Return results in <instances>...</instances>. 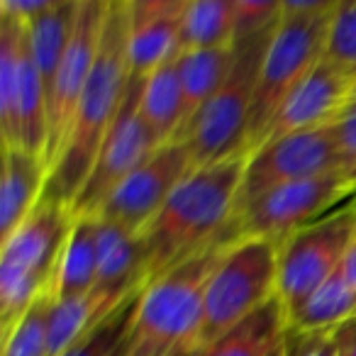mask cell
Wrapping results in <instances>:
<instances>
[{"label": "cell", "mask_w": 356, "mask_h": 356, "mask_svg": "<svg viewBox=\"0 0 356 356\" xmlns=\"http://www.w3.org/2000/svg\"><path fill=\"white\" fill-rule=\"evenodd\" d=\"M247 154L198 166L173 188L163 208L139 234L147 286L198 254L227 242L242 188Z\"/></svg>", "instance_id": "obj_1"}, {"label": "cell", "mask_w": 356, "mask_h": 356, "mask_svg": "<svg viewBox=\"0 0 356 356\" xmlns=\"http://www.w3.org/2000/svg\"><path fill=\"white\" fill-rule=\"evenodd\" d=\"M129 83V0H110L103 40L64 149L51 166L44 200L74 208L93 171Z\"/></svg>", "instance_id": "obj_2"}, {"label": "cell", "mask_w": 356, "mask_h": 356, "mask_svg": "<svg viewBox=\"0 0 356 356\" xmlns=\"http://www.w3.org/2000/svg\"><path fill=\"white\" fill-rule=\"evenodd\" d=\"M232 242H222L142 291L127 356H173L198 349L203 330L205 288Z\"/></svg>", "instance_id": "obj_3"}, {"label": "cell", "mask_w": 356, "mask_h": 356, "mask_svg": "<svg viewBox=\"0 0 356 356\" xmlns=\"http://www.w3.org/2000/svg\"><path fill=\"white\" fill-rule=\"evenodd\" d=\"M74 225V213L40 200L30 218L0 247V334L6 339L17 322L49 291L56 261Z\"/></svg>", "instance_id": "obj_4"}, {"label": "cell", "mask_w": 356, "mask_h": 356, "mask_svg": "<svg viewBox=\"0 0 356 356\" xmlns=\"http://www.w3.org/2000/svg\"><path fill=\"white\" fill-rule=\"evenodd\" d=\"M276 27L234 42L232 69L227 79L181 139L188 144L193 168L208 166V163L222 161L237 154H247L244 144H247V127L259 83V71H261L264 54L271 44Z\"/></svg>", "instance_id": "obj_5"}, {"label": "cell", "mask_w": 356, "mask_h": 356, "mask_svg": "<svg viewBox=\"0 0 356 356\" xmlns=\"http://www.w3.org/2000/svg\"><path fill=\"white\" fill-rule=\"evenodd\" d=\"M281 244L271 239H237L205 288L203 330L198 346L215 341L276 298Z\"/></svg>", "instance_id": "obj_6"}, {"label": "cell", "mask_w": 356, "mask_h": 356, "mask_svg": "<svg viewBox=\"0 0 356 356\" xmlns=\"http://www.w3.org/2000/svg\"><path fill=\"white\" fill-rule=\"evenodd\" d=\"M332 15L334 10L312 17L281 15V22L273 32V40L264 54V64L259 71V83L247 127V144H244L247 156L264 144L288 95L325 59Z\"/></svg>", "instance_id": "obj_7"}, {"label": "cell", "mask_w": 356, "mask_h": 356, "mask_svg": "<svg viewBox=\"0 0 356 356\" xmlns=\"http://www.w3.org/2000/svg\"><path fill=\"white\" fill-rule=\"evenodd\" d=\"M356 237V205L317 220L281 244L278 288L286 317L293 315L344 264Z\"/></svg>", "instance_id": "obj_8"}, {"label": "cell", "mask_w": 356, "mask_h": 356, "mask_svg": "<svg viewBox=\"0 0 356 356\" xmlns=\"http://www.w3.org/2000/svg\"><path fill=\"white\" fill-rule=\"evenodd\" d=\"M351 191L356 188L341 173H327L320 178L278 186L234 215L227 229V242L271 239L283 244L298 229L317 222V215L327 213Z\"/></svg>", "instance_id": "obj_9"}, {"label": "cell", "mask_w": 356, "mask_h": 356, "mask_svg": "<svg viewBox=\"0 0 356 356\" xmlns=\"http://www.w3.org/2000/svg\"><path fill=\"white\" fill-rule=\"evenodd\" d=\"M327 173H341V156L339 147H337L334 127L268 139L247 156V168H244L234 215L247 208L249 203H254L259 195L268 193L278 186L320 178Z\"/></svg>", "instance_id": "obj_10"}, {"label": "cell", "mask_w": 356, "mask_h": 356, "mask_svg": "<svg viewBox=\"0 0 356 356\" xmlns=\"http://www.w3.org/2000/svg\"><path fill=\"white\" fill-rule=\"evenodd\" d=\"M191 171H193V159L186 142H168L154 149L147 161L139 163L105 198V203L95 213V220L139 237L159 215L173 188Z\"/></svg>", "instance_id": "obj_11"}, {"label": "cell", "mask_w": 356, "mask_h": 356, "mask_svg": "<svg viewBox=\"0 0 356 356\" xmlns=\"http://www.w3.org/2000/svg\"><path fill=\"white\" fill-rule=\"evenodd\" d=\"M142 86V76L129 74V83L127 90H124V100L120 105L118 118H115L113 127H110L108 137H105L98 161H95L88 181H86L83 191L79 193L74 208H71L74 218H95V213L105 203V198L122 184L139 163L147 161L154 149H159V144L154 142L142 115H139Z\"/></svg>", "instance_id": "obj_12"}, {"label": "cell", "mask_w": 356, "mask_h": 356, "mask_svg": "<svg viewBox=\"0 0 356 356\" xmlns=\"http://www.w3.org/2000/svg\"><path fill=\"white\" fill-rule=\"evenodd\" d=\"M108 8L110 0H79V13H76L69 49L61 59L49 95V142H47L44 154L49 173L59 159L61 149H64L66 134H69L74 115L79 110L90 71H93L100 40H103Z\"/></svg>", "instance_id": "obj_13"}, {"label": "cell", "mask_w": 356, "mask_h": 356, "mask_svg": "<svg viewBox=\"0 0 356 356\" xmlns=\"http://www.w3.org/2000/svg\"><path fill=\"white\" fill-rule=\"evenodd\" d=\"M356 74L322 59L281 105L266 139L334 127L354 103Z\"/></svg>", "instance_id": "obj_14"}, {"label": "cell", "mask_w": 356, "mask_h": 356, "mask_svg": "<svg viewBox=\"0 0 356 356\" xmlns=\"http://www.w3.org/2000/svg\"><path fill=\"white\" fill-rule=\"evenodd\" d=\"M188 0H129V74L147 79L181 56Z\"/></svg>", "instance_id": "obj_15"}, {"label": "cell", "mask_w": 356, "mask_h": 356, "mask_svg": "<svg viewBox=\"0 0 356 356\" xmlns=\"http://www.w3.org/2000/svg\"><path fill=\"white\" fill-rule=\"evenodd\" d=\"M144 286L147 268L139 237L98 220V278L93 293L108 310H115Z\"/></svg>", "instance_id": "obj_16"}, {"label": "cell", "mask_w": 356, "mask_h": 356, "mask_svg": "<svg viewBox=\"0 0 356 356\" xmlns=\"http://www.w3.org/2000/svg\"><path fill=\"white\" fill-rule=\"evenodd\" d=\"M49 166L42 156L3 144V191H0V242L8 239L44 198Z\"/></svg>", "instance_id": "obj_17"}, {"label": "cell", "mask_w": 356, "mask_h": 356, "mask_svg": "<svg viewBox=\"0 0 356 356\" xmlns=\"http://www.w3.org/2000/svg\"><path fill=\"white\" fill-rule=\"evenodd\" d=\"M95 278H98V220L74 218L47 293L54 300L88 296L95 288Z\"/></svg>", "instance_id": "obj_18"}, {"label": "cell", "mask_w": 356, "mask_h": 356, "mask_svg": "<svg viewBox=\"0 0 356 356\" xmlns=\"http://www.w3.org/2000/svg\"><path fill=\"white\" fill-rule=\"evenodd\" d=\"M286 310L281 300L273 298L227 334L218 337L205 346H198L195 356H271L286 341Z\"/></svg>", "instance_id": "obj_19"}, {"label": "cell", "mask_w": 356, "mask_h": 356, "mask_svg": "<svg viewBox=\"0 0 356 356\" xmlns=\"http://www.w3.org/2000/svg\"><path fill=\"white\" fill-rule=\"evenodd\" d=\"M139 115L159 147L178 142L184 132V90L176 61L161 66L144 79Z\"/></svg>", "instance_id": "obj_20"}, {"label": "cell", "mask_w": 356, "mask_h": 356, "mask_svg": "<svg viewBox=\"0 0 356 356\" xmlns=\"http://www.w3.org/2000/svg\"><path fill=\"white\" fill-rule=\"evenodd\" d=\"M351 320H356V291L341 268L286 317L291 334H327Z\"/></svg>", "instance_id": "obj_21"}, {"label": "cell", "mask_w": 356, "mask_h": 356, "mask_svg": "<svg viewBox=\"0 0 356 356\" xmlns=\"http://www.w3.org/2000/svg\"><path fill=\"white\" fill-rule=\"evenodd\" d=\"M176 66L184 90V132L178 137L181 142L191 122L198 118V113L213 100V95L227 79L232 69V49L184 51L176 59Z\"/></svg>", "instance_id": "obj_22"}, {"label": "cell", "mask_w": 356, "mask_h": 356, "mask_svg": "<svg viewBox=\"0 0 356 356\" xmlns=\"http://www.w3.org/2000/svg\"><path fill=\"white\" fill-rule=\"evenodd\" d=\"M234 0H188L181 22V54L203 49H232Z\"/></svg>", "instance_id": "obj_23"}, {"label": "cell", "mask_w": 356, "mask_h": 356, "mask_svg": "<svg viewBox=\"0 0 356 356\" xmlns=\"http://www.w3.org/2000/svg\"><path fill=\"white\" fill-rule=\"evenodd\" d=\"M110 312L113 310H108L93 291L88 296L79 298H61V300L51 298L49 315H47V346H49V356H61L64 351H69L86 332L93 330Z\"/></svg>", "instance_id": "obj_24"}, {"label": "cell", "mask_w": 356, "mask_h": 356, "mask_svg": "<svg viewBox=\"0 0 356 356\" xmlns=\"http://www.w3.org/2000/svg\"><path fill=\"white\" fill-rule=\"evenodd\" d=\"M142 291L132 293L127 300L120 302L108 317H103L93 330L86 332V334L61 356H127L129 337H132V325L139 310Z\"/></svg>", "instance_id": "obj_25"}, {"label": "cell", "mask_w": 356, "mask_h": 356, "mask_svg": "<svg viewBox=\"0 0 356 356\" xmlns=\"http://www.w3.org/2000/svg\"><path fill=\"white\" fill-rule=\"evenodd\" d=\"M49 293L32 305V310L17 322V327L3 339L0 356H49L47 346V315H49Z\"/></svg>", "instance_id": "obj_26"}, {"label": "cell", "mask_w": 356, "mask_h": 356, "mask_svg": "<svg viewBox=\"0 0 356 356\" xmlns=\"http://www.w3.org/2000/svg\"><path fill=\"white\" fill-rule=\"evenodd\" d=\"M325 61L356 74V3H337L327 32Z\"/></svg>", "instance_id": "obj_27"}, {"label": "cell", "mask_w": 356, "mask_h": 356, "mask_svg": "<svg viewBox=\"0 0 356 356\" xmlns=\"http://www.w3.org/2000/svg\"><path fill=\"white\" fill-rule=\"evenodd\" d=\"M281 22V0L264 3V0H234V30L237 40L259 35Z\"/></svg>", "instance_id": "obj_28"}, {"label": "cell", "mask_w": 356, "mask_h": 356, "mask_svg": "<svg viewBox=\"0 0 356 356\" xmlns=\"http://www.w3.org/2000/svg\"><path fill=\"white\" fill-rule=\"evenodd\" d=\"M334 134L341 156V176L356 188V108H349V113L334 124Z\"/></svg>", "instance_id": "obj_29"}, {"label": "cell", "mask_w": 356, "mask_h": 356, "mask_svg": "<svg viewBox=\"0 0 356 356\" xmlns=\"http://www.w3.org/2000/svg\"><path fill=\"white\" fill-rule=\"evenodd\" d=\"M288 351L291 356H339L334 332H327V334H291L288 332Z\"/></svg>", "instance_id": "obj_30"}, {"label": "cell", "mask_w": 356, "mask_h": 356, "mask_svg": "<svg viewBox=\"0 0 356 356\" xmlns=\"http://www.w3.org/2000/svg\"><path fill=\"white\" fill-rule=\"evenodd\" d=\"M51 6L54 0H0V15L30 25L32 20L44 15Z\"/></svg>", "instance_id": "obj_31"}, {"label": "cell", "mask_w": 356, "mask_h": 356, "mask_svg": "<svg viewBox=\"0 0 356 356\" xmlns=\"http://www.w3.org/2000/svg\"><path fill=\"white\" fill-rule=\"evenodd\" d=\"M334 339L339 346V356H356V320L334 330Z\"/></svg>", "instance_id": "obj_32"}, {"label": "cell", "mask_w": 356, "mask_h": 356, "mask_svg": "<svg viewBox=\"0 0 356 356\" xmlns=\"http://www.w3.org/2000/svg\"><path fill=\"white\" fill-rule=\"evenodd\" d=\"M341 271H344V276L349 278V283L356 291V237H354V242H351V249H349V254H346L344 264H341Z\"/></svg>", "instance_id": "obj_33"}, {"label": "cell", "mask_w": 356, "mask_h": 356, "mask_svg": "<svg viewBox=\"0 0 356 356\" xmlns=\"http://www.w3.org/2000/svg\"><path fill=\"white\" fill-rule=\"evenodd\" d=\"M271 356H291V351H288V334H286V341H283V344L278 346V349L273 351Z\"/></svg>", "instance_id": "obj_34"}, {"label": "cell", "mask_w": 356, "mask_h": 356, "mask_svg": "<svg viewBox=\"0 0 356 356\" xmlns=\"http://www.w3.org/2000/svg\"><path fill=\"white\" fill-rule=\"evenodd\" d=\"M173 356H195V349H186V351H178V354Z\"/></svg>", "instance_id": "obj_35"}, {"label": "cell", "mask_w": 356, "mask_h": 356, "mask_svg": "<svg viewBox=\"0 0 356 356\" xmlns=\"http://www.w3.org/2000/svg\"><path fill=\"white\" fill-rule=\"evenodd\" d=\"M351 108H356V88H354V103H351Z\"/></svg>", "instance_id": "obj_36"}]
</instances>
